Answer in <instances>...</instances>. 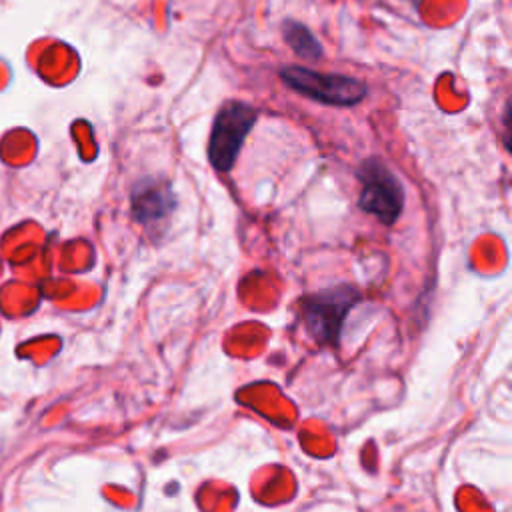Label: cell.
Segmentation results:
<instances>
[{"instance_id":"obj_1","label":"cell","mask_w":512,"mask_h":512,"mask_svg":"<svg viewBox=\"0 0 512 512\" xmlns=\"http://www.w3.org/2000/svg\"><path fill=\"white\" fill-rule=\"evenodd\" d=\"M280 78L294 92L330 106H352L368 92L366 84L352 76L316 72L304 66H286L280 70Z\"/></svg>"},{"instance_id":"obj_2","label":"cell","mask_w":512,"mask_h":512,"mask_svg":"<svg viewBox=\"0 0 512 512\" xmlns=\"http://www.w3.org/2000/svg\"><path fill=\"white\" fill-rule=\"evenodd\" d=\"M356 176L362 182L360 208L384 224H394L404 208V188L400 180L378 158L364 160Z\"/></svg>"},{"instance_id":"obj_3","label":"cell","mask_w":512,"mask_h":512,"mask_svg":"<svg viewBox=\"0 0 512 512\" xmlns=\"http://www.w3.org/2000/svg\"><path fill=\"white\" fill-rule=\"evenodd\" d=\"M254 124L256 110L244 102H228L220 108L208 142V160L216 170L228 172L234 166L244 138Z\"/></svg>"},{"instance_id":"obj_4","label":"cell","mask_w":512,"mask_h":512,"mask_svg":"<svg viewBox=\"0 0 512 512\" xmlns=\"http://www.w3.org/2000/svg\"><path fill=\"white\" fill-rule=\"evenodd\" d=\"M358 300V290L346 284L306 296L302 300V316L312 336L320 342H336L348 310Z\"/></svg>"},{"instance_id":"obj_5","label":"cell","mask_w":512,"mask_h":512,"mask_svg":"<svg viewBox=\"0 0 512 512\" xmlns=\"http://www.w3.org/2000/svg\"><path fill=\"white\" fill-rule=\"evenodd\" d=\"M176 206L174 192L164 178H142L136 182L130 194L132 216L144 224H156L170 216Z\"/></svg>"},{"instance_id":"obj_6","label":"cell","mask_w":512,"mask_h":512,"mask_svg":"<svg viewBox=\"0 0 512 512\" xmlns=\"http://www.w3.org/2000/svg\"><path fill=\"white\" fill-rule=\"evenodd\" d=\"M284 38L286 42L292 46V50L308 60H316L322 54V46L318 44V40L312 36V32L294 20H286L284 22Z\"/></svg>"}]
</instances>
